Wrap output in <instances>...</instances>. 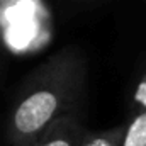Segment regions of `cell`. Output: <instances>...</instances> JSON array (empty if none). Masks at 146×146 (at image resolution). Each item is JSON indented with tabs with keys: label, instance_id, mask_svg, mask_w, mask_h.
<instances>
[{
	"label": "cell",
	"instance_id": "obj_1",
	"mask_svg": "<svg viewBox=\"0 0 146 146\" xmlns=\"http://www.w3.org/2000/svg\"><path fill=\"white\" fill-rule=\"evenodd\" d=\"M85 61L75 48L58 51L37 70L10 115L14 145L31 146L56 119L73 114L85 88Z\"/></svg>",
	"mask_w": 146,
	"mask_h": 146
},
{
	"label": "cell",
	"instance_id": "obj_6",
	"mask_svg": "<svg viewBox=\"0 0 146 146\" xmlns=\"http://www.w3.org/2000/svg\"><path fill=\"white\" fill-rule=\"evenodd\" d=\"M73 2H83V3H87V2H95V0H73Z\"/></svg>",
	"mask_w": 146,
	"mask_h": 146
},
{
	"label": "cell",
	"instance_id": "obj_4",
	"mask_svg": "<svg viewBox=\"0 0 146 146\" xmlns=\"http://www.w3.org/2000/svg\"><path fill=\"white\" fill-rule=\"evenodd\" d=\"M124 129H126V126H117L114 129L87 134L82 146H121Z\"/></svg>",
	"mask_w": 146,
	"mask_h": 146
},
{
	"label": "cell",
	"instance_id": "obj_2",
	"mask_svg": "<svg viewBox=\"0 0 146 146\" xmlns=\"http://www.w3.org/2000/svg\"><path fill=\"white\" fill-rule=\"evenodd\" d=\"M87 131L73 114L56 119L31 146H82Z\"/></svg>",
	"mask_w": 146,
	"mask_h": 146
},
{
	"label": "cell",
	"instance_id": "obj_3",
	"mask_svg": "<svg viewBox=\"0 0 146 146\" xmlns=\"http://www.w3.org/2000/svg\"><path fill=\"white\" fill-rule=\"evenodd\" d=\"M121 146H146V110H139L126 126Z\"/></svg>",
	"mask_w": 146,
	"mask_h": 146
},
{
	"label": "cell",
	"instance_id": "obj_5",
	"mask_svg": "<svg viewBox=\"0 0 146 146\" xmlns=\"http://www.w3.org/2000/svg\"><path fill=\"white\" fill-rule=\"evenodd\" d=\"M133 104H134V109H138V112L139 110H146V75L141 78V82L136 87V92H134V97H133Z\"/></svg>",
	"mask_w": 146,
	"mask_h": 146
}]
</instances>
